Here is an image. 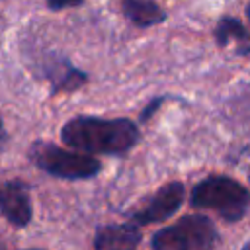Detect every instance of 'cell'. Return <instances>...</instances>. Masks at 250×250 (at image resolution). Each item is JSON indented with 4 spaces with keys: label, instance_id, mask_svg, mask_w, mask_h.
I'll use <instances>...</instances> for the list:
<instances>
[{
    "label": "cell",
    "instance_id": "obj_1",
    "mask_svg": "<svg viewBox=\"0 0 250 250\" xmlns=\"http://www.w3.org/2000/svg\"><path fill=\"white\" fill-rule=\"evenodd\" d=\"M61 139L66 146L88 152L121 156L129 152L141 139L139 127L125 117H96L76 115L61 129Z\"/></svg>",
    "mask_w": 250,
    "mask_h": 250
},
{
    "label": "cell",
    "instance_id": "obj_2",
    "mask_svg": "<svg viewBox=\"0 0 250 250\" xmlns=\"http://www.w3.org/2000/svg\"><path fill=\"white\" fill-rule=\"evenodd\" d=\"M189 203L195 209L215 211L227 223H238L248 213V189L229 176H207L197 182L189 193Z\"/></svg>",
    "mask_w": 250,
    "mask_h": 250
},
{
    "label": "cell",
    "instance_id": "obj_3",
    "mask_svg": "<svg viewBox=\"0 0 250 250\" xmlns=\"http://www.w3.org/2000/svg\"><path fill=\"white\" fill-rule=\"evenodd\" d=\"M29 160L45 174L61 180H88L102 170V162L94 154L68 150L45 141H37L29 148Z\"/></svg>",
    "mask_w": 250,
    "mask_h": 250
},
{
    "label": "cell",
    "instance_id": "obj_4",
    "mask_svg": "<svg viewBox=\"0 0 250 250\" xmlns=\"http://www.w3.org/2000/svg\"><path fill=\"white\" fill-rule=\"evenodd\" d=\"M219 242L215 223L205 215H186L152 234L154 250H207Z\"/></svg>",
    "mask_w": 250,
    "mask_h": 250
},
{
    "label": "cell",
    "instance_id": "obj_5",
    "mask_svg": "<svg viewBox=\"0 0 250 250\" xmlns=\"http://www.w3.org/2000/svg\"><path fill=\"white\" fill-rule=\"evenodd\" d=\"M184 199H186L184 184L170 182L162 186L141 209L131 213V223H135L137 227H145V225L166 221L180 211V207L184 205Z\"/></svg>",
    "mask_w": 250,
    "mask_h": 250
},
{
    "label": "cell",
    "instance_id": "obj_6",
    "mask_svg": "<svg viewBox=\"0 0 250 250\" xmlns=\"http://www.w3.org/2000/svg\"><path fill=\"white\" fill-rule=\"evenodd\" d=\"M0 213L16 229H23L29 225L33 209L29 199V189L23 182L20 180L0 182Z\"/></svg>",
    "mask_w": 250,
    "mask_h": 250
},
{
    "label": "cell",
    "instance_id": "obj_7",
    "mask_svg": "<svg viewBox=\"0 0 250 250\" xmlns=\"http://www.w3.org/2000/svg\"><path fill=\"white\" fill-rule=\"evenodd\" d=\"M43 66H45L43 74L49 80L53 94L72 92L88 82V74L82 72L80 68H76L68 59H64L61 55H47V61Z\"/></svg>",
    "mask_w": 250,
    "mask_h": 250
},
{
    "label": "cell",
    "instance_id": "obj_8",
    "mask_svg": "<svg viewBox=\"0 0 250 250\" xmlns=\"http://www.w3.org/2000/svg\"><path fill=\"white\" fill-rule=\"evenodd\" d=\"M143 240V234L135 223H119L100 227L94 236V248L111 250V248H135Z\"/></svg>",
    "mask_w": 250,
    "mask_h": 250
},
{
    "label": "cell",
    "instance_id": "obj_9",
    "mask_svg": "<svg viewBox=\"0 0 250 250\" xmlns=\"http://www.w3.org/2000/svg\"><path fill=\"white\" fill-rule=\"evenodd\" d=\"M125 18L141 29L158 25L166 20V12L154 0H121Z\"/></svg>",
    "mask_w": 250,
    "mask_h": 250
},
{
    "label": "cell",
    "instance_id": "obj_10",
    "mask_svg": "<svg viewBox=\"0 0 250 250\" xmlns=\"http://www.w3.org/2000/svg\"><path fill=\"white\" fill-rule=\"evenodd\" d=\"M215 41L219 47H227L229 43H234L238 47V55L248 57L250 53V41L248 31L244 23L232 16H223L215 25Z\"/></svg>",
    "mask_w": 250,
    "mask_h": 250
},
{
    "label": "cell",
    "instance_id": "obj_11",
    "mask_svg": "<svg viewBox=\"0 0 250 250\" xmlns=\"http://www.w3.org/2000/svg\"><path fill=\"white\" fill-rule=\"evenodd\" d=\"M166 100H168L166 96L154 98V100H152V102H150V104H148V105H146V107H145V109L141 111V115H139V121H141V123L148 121V119H150V115H152V113H154V111H156V109H158V107H160V105H162V104H164Z\"/></svg>",
    "mask_w": 250,
    "mask_h": 250
},
{
    "label": "cell",
    "instance_id": "obj_12",
    "mask_svg": "<svg viewBox=\"0 0 250 250\" xmlns=\"http://www.w3.org/2000/svg\"><path fill=\"white\" fill-rule=\"evenodd\" d=\"M80 4H84V0H47L49 10H53V12L66 10V8H76Z\"/></svg>",
    "mask_w": 250,
    "mask_h": 250
},
{
    "label": "cell",
    "instance_id": "obj_13",
    "mask_svg": "<svg viewBox=\"0 0 250 250\" xmlns=\"http://www.w3.org/2000/svg\"><path fill=\"white\" fill-rule=\"evenodd\" d=\"M6 143V129H4V121H2V115H0V146Z\"/></svg>",
    "mask_w": 250,
    "mask_h": 250
},
{
    "label": "cell",
    "instance_id": "obj_14",
    "mask_svg": "<svg viewBox=\"0 0 250 250\" xmlns=\"http://www.w3.org/2000/svg\"><path fill=\"white\" fill-rule=\"evenodd\" d=\"M0 246H2V240H0Z\"/></svg>",
    "mask_w": 250,
    "mask_h": 250
}]
</instances>
